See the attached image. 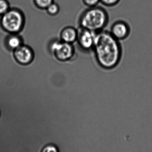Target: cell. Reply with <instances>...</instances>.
Returning a JSON list of instances; mask_svg holds the SVG:
<instances>
[{"mask_svg": "<svg viewBox=\"0 0 152 152\" xmlns=\"http://www.w3.org/2000/svg\"><path fill=\"white\" fill-rule=\"evenodd\" d=\"M93 49L97 61L104 68H113L117 65L121 59V44L109 32L103 30L96 33Z\"/></svg>", "mask_w": 152, "mask_h": 152, "instance_id": "cell-1", "label": "cell"}, {"mask_svg": "<svg viewBox=\"0 0 152 152\" xmlns=\"http://www.w3.org/2000/svg\"><path fill=\"white\" fill-rule=\"evenodd\" d=\"M109 17L105 10L99 7H89L79 19L80 28L97 33L103 31L108 23Z\"/></svg>", "mask_w": 152, "mask_h": 152, "instance_id": "cell-2", "label": "cell"}, {"mask_svg": "<svg viewBox=\"0 0 152 152\" xmlns=\"http://www.w3.org/2000/svg\"><path fill=\"white\" fill-rule=\"evenodd\" d=\"M1 23L5 31L11 34H17L20 32L23 27L24 17L19 10H9L2 15Z\"/></svg>", "mask_w": 152, "mask_h": 152, "instance_id": "cell-3", "label": "cell"}, {"mask_svg": "<svg viewBox=\"0 0 152 152\" xmlns=\"http://www.w3.org/2000/svg\"><path fill=\"white\" fill-rule=\"evenodd\" d=\"M50 48L57 58L61 61H67L71 59L74 55L75 49L72 44L62 40L53 41Z\"/></svg>", "mask_w": 152, "mask_h": 152, "instance_id": "cell-4", "label": "cell"}, {"mask_svg": "<svg viewBox=\"0 0 152 152\" xmlns=\"http://www.w3.org/2000/svg\"><path fill=\"white\" fill-rule=\"evenodd\" d=\"M96 33L87 29L80 28L78 30L77 41L81 48L89 50L93 48Z\"/></svg>", "mask_w": 152, "mask_h": 152, "instance_id": "cell-5", "label": "cell"}, {"mask_svg": "<svg viewBox=\"0 0 152 152\" xmlns=\"http://www.w3.org/2000/svg\"><path fill=\"white\" fill-rule=\"evenodd\" d=\"M130 31L129 25L123 21H117L113 24L110 29L112 36L118 41L125 39L129 36Z\"/></svg>", "mask_w": 152, "mask_h": 152, "instance_id": "cell-6", "label": "cell"}, {"mask_svg": "<svg viewBox=\"0 0 152 152\" xmlns=\"http://www.w3.org/2000/svg\"><path fill=\"white\" fill-rule=\"evenodd\" d=\"M15 56L19 63L26 64L31 63L32 60L33 53L29 47L22 45L15 50Z\"/></svg>", "mask_w": 152, "mask_h": 152, "instance_id": "cell-7", "label": "cell"}, {"mask_svg": "<svg viewBox=\"0 0 152 152\" xmlns=\"http://www.w3.org/2000/svg\"><path fill=\"white\" fill-rule=\"evenodd\" d=\"M78 30L72 26H67L64 28L60 34L61 40L73 44L77 41Z\"/></svg>", "mask_w": 152, "mask_h": 152, "instance_id": "cell-8", "label": "cell"}, {"mask_svg": "<svg viewBox=\"0 0 152 152\" xmlns=\"http://www.w3.org/2000/svg\"><path fill=\"white\" fill-rule=\"evenodd\" d=\"M6 42L7 46L14 50L23 45L22 39L20 36L17 35L16 34H12L9 36L7 38Z\"/></svg>", "mask_w": 152, "mask_h": 152, "instance_id": "cell-9", "label": "cell"}, {"mask_svg": "<svg viewBox=\"0 0 152 152\" xmlns=\"http://www.w3.org/2000/svg\"><path fill=\"white\" fill-rule=\"evenodd\" d=\"M36 6L40 8L47 9L53 2V0H34Z\"/></svg>", "mask_w": 152, "mask_h": 152, "instance_id": "cell-10", "label": "cell"}, {"mask_svg": "<svg viewBox=\"0 0 152 152\" xmlns=\"http://www.w3.org/2000/svg\"><path fill=\"white\" fill-rule=\"evenodd\" d=\"M48 13L51 15H56L59 12V7L58 4L53 2L47 9Z\"/></svg>", "mask_w": 152, "mask_h": 152, "instance_id": "cell-11", "label": "cell"}, {"mask_svg": "<svg viewBox=\"0 0 152 152\" xmlns=\"http://www.w3.org/2000/svg\"><path fill=\"white\" fill-rule=\"evenodd\" d=\"M9 10V4L7 0H0V15H2Z\"/></svg>", "mask_w": 152, "mask_h": 152, "instance_id": "cell-12", "label": "cell"}, {"mask_svg": "<svg viewBox=\"0 0 152 152\" xmlns=\"http://www.w3.org/2000/svg\"><path fill=\"white\" fill-rule=\"evenodd\" d=\"M84 5L88 7H96L100 2V0H82Z\"/></svg>", "mask_w": 152, "mask_h": 152, "instance_id": "cell-13", "label": "cell"}, {"mask_svg": "<svg viewBox=\"0 0 152 152\" xmlns=\"http://www.w3.org/2000/svg\"><path fill=\"white\" fill-rule=\"evenodd\" d=\"M100 2L106 7H113L117 5L120 0H100Z\"/></svg>", "mask_w": 152, "mask_h": 152, "instance_id": "cell-14", "label": "cell"}, {"mask_svg": "<svg viewBox=\"0 0 152 152\" xmlns=\"http://www.w3.org/2000/svg\"><path fill=\"white\" fill-rule=\"evenodd\" d=\"M43 152H56L57 151V149L56 147L53 145H48L44 148L43 150Z\"/></svg>", "mask_w": 152, "mask_h": 152, "instance_id": "cell-15", "label": "cell"}]
</instances>
